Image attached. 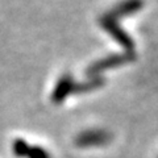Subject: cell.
<instances>
[{
  "instance_id": "obj_1",
  "label": "cell",
  "mask_w": 158,
  "mask_h": 158,
  "mask_svg": "<svg viewBox=\"0 0 158 158\" xmlns=\"http://www.w3.org/2000/svg\"><path fill=\"white\" fill-rule=\"evenodd\" d=\"M118 19L115 13L112 11H110L108 13H104L103 16L100 17V25L103 29H106V31L111 34V36L117 40V42L120 44L121 46H124L125 49H133L135 46V44H133L132 38L128 36L127 33H124V31L118 27Z\"/></svg>"
},
{
  "instance_id": "obj_2",
  "label": "cell",
  "mask_w": 158,
  "mask_h": 158,
  "mask_svg": "<svg viewBox=\"0 0 158 158\" xmlns=\"http://www.w3.org/2000/svg\"><path fill=\"white\" fill-rule=\"evenodd\" d=\"M135 59V56L132 53H127V54H113V56H108L106 58L100 59L87 69V75L91 78L98 77L100 73H103L104 70H108V69L112 67H117L124 65L125 62H131Z\"/></svg>"
},
{
  "instance_id": "obj_3",
  "label": "cell",
  "mask_w": 158,
  "mask_h": 158,
  "mask_svg": "<svg viewBox=\"0 0 158 158\" xmlns=\"http://www.w3.org/2000/svg\"><path fill=\"white\" fill-rule=\"evenodd\" d=\"M74 79L70 74H65L59 78V81L57 82V86L54 88V92H53V99L56 102H59L62 99H65L69 94L73 92V87H74Z\"/></svg>"
}]
</instances>
